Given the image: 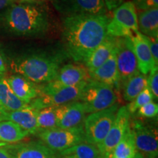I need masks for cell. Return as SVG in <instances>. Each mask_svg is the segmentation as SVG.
<instances>
[{
	"label": "cell",
	"mask_w": 158,
	"mask_h": 158,
	"mask_svg": "<svg viewBox=\"0 0 158 158\" xmlns=\"http://www.w3.org/2000/svg\"><path fill=\"white\" fill-rule=\"evenodd\" d=\"M158 114V105L152 101L144 105L137 110V115L143 118H155Z\"/></svg>",
	"instance_id": "29"
},
{
	"label": "cell",
	"mask_w": 158,
	"mask_h": 158,
	"mask_svg": "<svg viewBox=\"0 0 158 158\" xmlns=\"http://www.w3.org/2000/svg\"><path fill=\"white\" fill-rule=\"evenodd\" d=\"M110 17L106 15H78L63 19L62 40L67 55L84 62L107 36Z\"/></svg>",
	"instance_id": "1"
},
{
	"label": "cell",
	"mask_w": 158,
	"mask_h": 158,
	"mask_svg": "<svg viewBox=\"0 0 158 158\" xmlns=\"http://www.w3.org/2000/svg\"><path fill=\"white\" fill-rule=\"evenodd\" d=\"M147 87L152 92L154 99L158 98V68L155 67L147 77Z\"/></svg>",
	"instance_id": "30"
},
{
	"label": "cell",
	"mask_w": 158,
	"mask_h": 158,
	"mask_svg": "<svg viewBox=\"0 0 158 158\" xmlns=\"http://www.w3.org/2000/svg\"><path fill=\"white\" fill-rule=\"evenodd\" d=\"M90 78L88 70L85 67L81 64H65L61 67L54 80L45 84H38V94L75 86L87 81Z\"/></svg>",
	"instance_id": "8"
},
{
	"label": "cell",
	"mask_w": 158,
	"mask_h": 158,
	"mask_svg": "<svg viewBox=\"0 0 158 158\" xmlns=\"http://www.w3.org/2000/svg\"><path fill=\"white\" fill-rule=\"evenodd\" d=\"M64 56L46 52L33 53L12 60L10 69L36 84H43L54 80L58 73Z\"/></svg>",
	"instance_id": "3"
},
{
	"label": "cell",
	"mask_w": 158,
	"mask_h": 158,
	"mask_svg": "<svg viewBox=\"0 0 158 158\" xmlns=\"http://www.w3.org/2000/svg\"><path fill=\"white\" fill-rule=\"evenodd\" d=\"M91 79L96 81L103 83L114 88H120L119 77L116 64V49L112 51L107 60L93 72L89 73Z\"/></svg>",
	"instance_id": "17"
},
{
	"label": "cell",
	"mask_w": 158,
	"mask_h": 158,
	"mask_svg": "<svg viewBox=\"0 0 158 158\" xmlns=\"http://www.w3.org/2000/svg\"><path fill=\"white\" fill-rule=\"evenodd\" d=\"M115 49L121 87L130 77L140 71L130 37H116Z\"/></svg>",
	"instance_id": "9"
},
{
	"label": "cell",
	"mask_w": 158,
	"mask_h": 158,
	"mask_svg": "<svg viewBox=\"0 0 158 158\" xmlns=\"http://www.w3.org/2000/svg\"><path fill=\"white\" fill-rule=\"evenodd\" d=\"M11 158H58V155L43 142L29 141L15 143H0Z\"/></svg>",
	"instance_id": "14"
},
{
	"label": "cell",
	"mask_w": 158,
	"mask_h": 158,
	"mask_svg": "<svg viewBox=\"0 0 158 158\" xmlns=\"http://www.w3.org/2000/svg\"><path fill=\"white\" fill-rule=\"evenodd\" d=\"M108 158H114V157H108ZM133 158H144V157H143V155H142L141 153L138 152H137V153H136V155H135V157H133Z\"/></svg>",
	"instance_id": "39"
},
{
	"label": "cell",
	"mask_w": 158,
	"mask_h": 158,
	"mask_svg": "<svg viewBox=\"0 0 158 158\" xmlns=\"http://www.w3.org/2000/svg\"><path fill=\"white\" fill-rule=\"evenodd\" d=\"M130 38L133 43L134 53L137 59L138 70L141 73L147 76L155 67L157 66L155 65L145 35H142L139 31H138L133 33Z\"/></svg>",
	"instance_id": "16"
},
{
	"label": "cell",
	"mask_w": 158,
	"mask_h": 158,
	"mask_svg": "<svg viewBox=\"0 0 158 158\" xmlns=\"http://www.w3.org/2000/svg\"><path fill=\"white\" fill-rule=\"evenodd\" d=\"M137 153L135 147V136L130 125L119 142L114 148L109 157L114 158H133Z\"/></svg>",
	"instance_id": "23"
},
{
	"label": "cell",
	"mask_w": 158,
	"mask_h": 158,
	"mask_svg": "<svg viewBox=\"0 0 158 158\" xmlns=\"http://www.w3.org/2000/svg\"><path fill=\"white\" fill-rule=\"evenodd\" d=\"M86 114L84 105L79 100L55 107L57 127L68 129L82 124Z\"/></svg>",
	"instance_id": "15"
},
{
	"label": "cell",
	"mask_w": 158,
	"mask_h": 158,
	"mask_svg": "<svg viewBox=\"0 0 158 158\" xmlns=\"http://www.w3.org/2000/svg\"><path fill=\"white\" fill-rule=\"evenodd\" d=\"M123 88V98L125 101L131 102L147 87V77L138 72L128 79L122 86Z\"/></svg>",
	"instance_id": "26"
},
{
	"label": "cell",
	"mask_w": 158,
	"mask_h": 158,
	"mask_svg": "<svg viewBox=\"0 0 158 158\" xmlns=\"http://www.w3.org/2000/svg\"><path fill=\"white\" fill-rule=\"evenodd\" d=\"M108 10H114L116 7L124 2V0H103Z\"/></svg>",
	"instance_id": "33"
},
{
	"label": "cell",
	"mask_w": 158,
	"mask_h": 158,
	"mask_svg": "<svg viewBox=\"0 0 158 158\" xmlns=\"http://www.w3.org/2000/svg\"><path fill=\"white\" fill-rule=\"evenodd\" d=\"M58 158H102V157L96 145L84 142L59 152Z\"/></svg>",
	"instance_id": "25"
},
{
	"label": "cell",
	"mask_w": 158,
	"mask_h": 158,
	"mask_svg": "<svg viewBox=\"0 0 158 158\" xmlns=\"http://www.w3.org/2000/svg\"><path fill=\"white\" fill-rule=\"evenodd\" d=\"M87 81L53 92L40 93L37 98L29 103V106L35 109L40 110L47 107H57L70 102L78 101Z\"/></svg>",
	"instance_id": "10"
},
{
	"label": "cell",
	"mask_w": 158,
	"mask_h": 158,
	"mask_svg": "<svg viewBox=\"0 0 158 158\" xmlns=\"http://www.w3.org/2000/svg\"><path fill=\"white\" fill-rule=\"evenodd\" d=\"M117 100L114 86L89 79L82 91L79 101L84 105L86 114L110 108Z\"/></svg>",
	"instance_id": "4"
},
{
	"label": "cell",
	"mask_w": 158,
	"mask_h": 158,
	"mask_svg": "<svg viewBox=\"0 0 158 158\" xmlns=\"http://www.w3.org/2000/svg\"><path fill=\"white\" fill-rule=\"evenodd\" d=\"M135 8L141 10L152 9L158 7V0H139L138 2L134 4Z\"/></svg>",
	"instance_id": "32"
},
{
	"label": "cell",
	"mask_w": 158,
	"mask_h": 158,
	"mask_svg": "<svg viewBox=\"0 0 158 158\" xmlns=\"http://www.w3.org/2000/svg\"><path fill=\"white\" fill-rule=\"evenodd\" d=\"M14 2V0H0V11L6 9Z\"/></svg>",
	"instance_id": "34"
},
{
	"label": "cell",
	"mask_w": 158,
	"mask_h": 158,
	"mask_svg": "<svg viewBox=\"0 0 158 158\" xmlns=\"http://www.w3.org/2000/svg\"><path fill=\"white\" fill-rule=\"evenodd\" d=\"M0 158H11V157L5 149L0 147Z\"/></svg>",
	"instance_id": "36"
},
{
	"label": "cell",
	"mask_w": 158,
	"mask_h": 158,
	"mask_svg": "<svg viewBox=\"0 0 158 158\" xmlns=\"http://www.w3.org/2000/svg\"><path fill=\"white\" fill-rule=\"evenodd\" d=\"M5 111V110H4L2 107L1 104H0V122L3 121V115H4V112Z\"/></svg>",
	"instance_id": "38"
},
{
	"label": "cell",
	"mask_w": 158,
	"mask_h": 158,
	"mask_svg": "<svg viewBox=\"0 0 158 158\" xmlns=\"http://www.w3.org/2000/svg\"><path fill=\"white\" fill-rule=\"evenodd\" d=\"M138 26L142 35L158 39V7L140 12Z\"/></svg>",
	"instance_id": "22"
},
{
	"label": "cell",
	"mask_w": 158,
	"mask_h": 158,
	"mask_svg": "<svg viewBox=\"0 0 158 158\" xmlns=\"http://www.w3.org/2000/svg\"><path fill=\"white\" fill-rule=\"evenodd\" d=\"M0 104L5 111L21 110L29 106L15 95L5 75H0Z\"/></svg>",
	"instance_id": "21"
},
{
	"label": "cell",
	"mask_w": 158,
	"mask_h": 158,
	"mask_svg": "<svg viewBox=\"0 0 158 158\" xmlns=\"http://www.w3.org/2000/svg\"><path fill=\"white\" fill-rule=\"evenodd\" d=\"M14 1H20L21 2H41L45 0H14Z\"/></svg>",
	"instance_id": "37"
},
{
	"label": "cell",
	"mask_w": 158,
	"mask_h": 158,
	"mask_svg": "<svg viewBox=\"0 0 158 158\" xmlns=\"http://www.w3.org/2000/svg\"><path fill=\"white\" fill-rule=\"evenodd\" d=\"M39 3L12 4L0 15L4 28L15 36L44 37L50 29V18L44 6Z\"/></svg>",
	"instance_id": "2"
},
{
	"label": "cell",
	"mask_w": 158,
	"mask_h": 158,
	"mask_svg": "<svg viewBox=\"0 0 158 158\" xmlns=\"http://www.w3.org/2000/svg\"><path fill=\"white\" fill-rule=\"evenodd\" d=\"M7 81L14 94L23 102L29 104L38 96V84L19 74L7 77Z\"/></svg>",
	"instance_id": "19"
},
{
	"label": "cell",
	"mask_w": 158,
	"mask_h": 158,
	"mask_svg": "<svg viewBox=\"0 0 158 158\" xmlns=\"http://www.w3.org/2000/svg\"><path fill=\"white\" fill-rule=\"evenodd\" d=\"M118 109V105L115 103L105 110L91 113L84 118L86 143L97 146L103 141L115 119Z\"/></svg>",
	"instance_id": "6"
},
{
	"label": "cell",
	"mask_w": 158,
	"mask_h": 158,
	"mask_svg": "<svg viewBox=\"0 0 158 158\" xmlns=\"http://www.w3.org/2000/svg\"><path fill=\"white\" fill-rule=\"evenodd\" d=\"M59 13L66 16L78 15H106L103 0H51Z\"/></svg>",
	"instance_id": "12"
},
{
	"label": "cell",
	"mask_w": 158,
	"mask_h": 158,
	"mask_svg": "<svg viewBox=\"0 0 158 158\" xmlns=\"http://www.w3.org/2000/svg\"><path fill=\"white\" fill-rule=\"evenodd\" d=\"M135 136L136 150L144 158H156L158 155L157 128L144 123L141 120H134L130 123Z\"/></svg>",
	"instance_id": "11"
},
{
	"label": "cell",
	"mask_w": 158,
	"mask_h": 158,
	"mask_svg": "<svg viewBox=\"0 0 158 158\" xmlns=\"http://www.w3.org/2000/svg\"><path fill=\"white\" fill-rule=\"evenodd\" d=\"M154 97L150 92L149 88L146 87L133 101L130 102V103L126 106L127 110L129 111L130 115L133 114L137 111L138 108H140L144 105L149 103V102L153 101Z\"/></svg>",
	"instance_id": "28"
},
{
	"label": "cell",
	"mask_w": 158,
	"mask_h": 158,
	"mask_svg": "<svg viewBox=\"0 0 158 158\" xmlns=\"http://www.w3.org/2000/svg\"><path fill=\"white\" fill-rule=\"evenodd\" d=\"M146 39H147L148 44H149L150 51L151 54L152 55V57L155 61V65L157 66L158 65V39L153 38V37H149L147 36H145Z\"/></svg>",
	"instance_id": "31"
},
{
	"label": "cell",
	"mask_w": 158,
	"mask_h": 158,
	"mask_svg": "<svg viewBox=\"0 0 158 158\" xmlns=\"http://www.w3.org/2000/svg\"><path fill=\"white\" fill-rule=\"evenodd\" d=\"M130 124V114L126 106H122L116 112L115 119L106 138L97 147L102 158H108L114 148L125 133Z\"/></svg>",
	"instance_id": "13"
},
{
	"label": "cell",
	"mask_w": 158,
	"mask_h": 158,
	"mask_svg": "<svg viewBox=\"0 0 158 158\" xmlns=\"http://www.w3.org/2000/svg\"><path fill=\"white\" fill-rule=\"evenodd\" d=\"M37 110L29 106L27 108L13 111H5L3 121H10L20 126L29 134H37L38 132L37 123Z\"/></svg>",
	"instance_id": "18"
},
{
	"label": "cell",
	"mask_w": 158,
	"mask_h": 158,
	"mask_svg": "<svg viewBox=\"0 0 158 158\" xmlns=\"http://www.w3.org/2000/svg\"><path fill=\"white\" fill-rule=\"evenodd\" d=\"M29 133L10 121L0 122V143H18L27 137Z\"/></svg>",
	"instance_id": "24"
},
{
	"label": "cell",
	"mask_w": 158,
	"mask_h": 158,
	"mask_svg": "<svg viewBox=\"0 0 158 158\" xmlns=\"http://www.w3.org/2000/svg\"><path fill=\"white\" fill-rule=\"evenodd\" d=\"M37 123L38 132L57 127L55 107H47L37 110Z\"/></svg>",
	"instance_id": "27"
},
{
	"label": "cell",
	"mask_w": 158,
	"mask_h": 158,
	"mask_svg": "<svg viewBox=\"0 0 158 158\" xmlns=\"http://www.w3.org/2000/svg\"><path fill=\"white\" fill-rule=\"evenodd\" d=\"M6 70L7 69H6L5 62H4L2 57L0 55V75H5Z\"/></svg>",
	"instance_id": "35"
},
{
	"label": "cell",
	"mask_w": 158,
	"mask_h": 158,
	"mask_svg": "<svg viewBox=\"0 0 158 158\" xmlns=\"http://www.w3.org/2000/svg\"><path fill=\"white\" fill-rule=\"evenodd\" d=\"M138 30V14L132 1L124 2L114 10L107 26V35L114 37H131Z\"/></svg>",
	"instance_id": "7"
},
{
	"label": "cell",
	"mask_w": 158,
	"mask_h": 158,
	"mask_svg": "<svg viewBox=\"0 0 158 158\" xmlns=\"http://www.w3.org/2000/svg\"><path fill=\"white\" fill-rule=\"evenodd\" d=\"M138 1H139V0H133V2L134 4H135L136 2H138Z\"/></svg>",
	"instance_id": "40"
},
{
	"label": "cell",
	"mask_w": 158,
	"mask_h": 158,
	"mask_svg": "<svg viewBox=\"0 0 158 158\" xmlns=\"http://www.w3.org/2000/svg\"><path fill=\"white\" fill-rule=\"evenodd\" d=\"M116 40V37L107 35L104 40L92 51L84 63L89 73L93 72L107 60L115 48Z\"/></svg>",
	"instance_id": "20"
},
{
	"label": "cell",
	"mask_w": 158,
	"mask_h": 158,
	"mask_svg": "<svg viewBox=\"0 0 158 158\" xmlns=\"http://www.w3.org/2000/svg\"><path fill=\"white\" fill-rule=\"evenodd\" d=\"M36 135L45 146L58 153L86 142L84 124L68 129L56 127L42 130Z\"/></svg>",
	"instance_id": "5"
}]
</instances>
